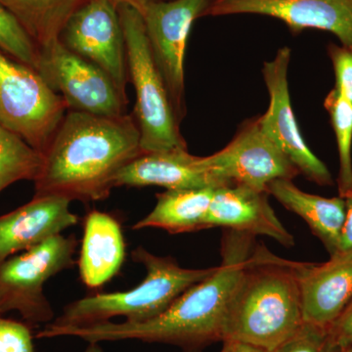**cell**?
Masks as SVG:
<instances>
[{"label": "cell", "mask_w": 352, "mask_h": 352, "mask_svg": "<svg viewBox=\"0 0 352 352\" xmlns=\"http://www.w3.org/2000/svg\"><path fill=\"white\" fill-rule=\"evenodd\" d=\"M254 249V237L227 231L222 241V263L151 320L141 323L108 321L82 327H56L47 324L38 338L72 337L97 344L141 340L190 349L223 340L227 310Z\"/></svg>", "instance_id": "1"}, {"label": "cell", "mask_w": 352, "mask_h": 352, "mask_svg": "<svg viewBox=\"0 0 352 352\" xmlns=\"http://www.w3.org/2000/svg\"><path fill=\"white\" fill-rule=\"evenodd\" d=\"M141 154L140 132L132 116L68 111L43 154L34 195L105 200L116 175Z\"/></svg>", "instance_id": "2"}, {"label": "cell", "mask_w": 352, "mask_h": 352, "mask_svg": "<svg viewBox=\"0 0 352 352\" xmlns=\"http://www.w3.org/2000/svg\"><path fill=\"white\" fill-rule=\"evenodd\" d=\"M298 264L278 258L263 245L254 247L227 310L223 340L271 352L300 329L305 321Z\"/></svg>", "instance_id": "3"}, {"label": "cell", "mask_w": 352, "mask_h": 352, "mask_svg": "<svg viewBox=\"0 0 352 352\" xmlns=\"http://www.w3.org/2000/svg\"><path fill=\"white\" fill-rule=\"evenodd\" d=\"M131 258L142 264L144 280L129 291L98 293L76 300L64 307L51 322L56 327H82L124 317L126 322L141 323L166 311L187 289L210 276L215 267L184 268L170 256L152 254L144 247L136 248Z\"/></svg>", "instance_id": "4"}, {"label": "cell", "mask_w": 352, "mask_h": 352, "mask_svg": "<svg viewBox=\"0 0 352 352\" xmlns=\"http://www.w3.org/2000/svg\"><path fill=\"white\" fill-rule=\"evenodd\" d=\"M118 10L126 41L129 78L135 90L133 115L140 132L141 151L146 154L187 149L168 89L155 63L142 16L129 4H119Z\"/></svg>", "instance_id": "5"}, {"label": "cell", "mask_w": 352, "mask_h": 352, "mask_svg": "<svg viewBox=\"0 0 352 352\" xmlns=\"http://www.w3.org/2000/svg\"><path fill=\"white\" fill-rule=\"evenodd\" d=\"M67 112L64 99L36 69L0 51V126L43 155Z\"/></svg>", "instance_id": "6"}, {"label": "cell", "mask_w": 352, "mask_h": 352, "mask_svg": "<svg viewBox=\"0 0 352 352\" xmlns=\"http://www.w3.org/2000/svg\"><path fill=\"white\" fill-rule=\"evenodd\" d=\"M75 236L59 235L0 263V315L19 312L29 324H50L54 311L44 285L75 264Z\"/></svg>", "instance_id": "7"}, {"label": "cell", "mask_w": 352, "mask_h": 352, "mask_svg": "<svg viewBox=\"0 0 352 352\" xmlns=\"http://www.w3.org/2000/svg\"><path fill=\"white\" fill-rule=\"evenodd\" d=\"M212 0H157L138 9L176 119L184 118V57L192 25L205 16Z\"/></svg>", "instance_id": "8"}, {"label": "cell", "mask_w": 352, "mask_h": 352, "mask_svg": "<svg viewBox=\"0 0 352 352\" xmlns=\"http://www.w3.org/2000/svg\"><path fill=\"white\" fill-rule=\"evenodd\" d=\"M38 72L48 87L64 99L68 111L119 117L126 100L101 69L72 52L61 41L39 50Z\"/></svg>", "instance_id": "9"}, {"label": "cell", "mask_w": 352, "mask_h": 352, "mask_svg": "<svg viewBox=\"0 0 352 352\" xmlns=\"http://www.w3.org/2000/svg\"><path fill=\"white\" fill-rule=\"evenodd\" d=\"M60 41L72 52L101 69L129 101L126 41L115 2L87 0L67 22Z\"/></svg>", "instance_id": "10"}, {"label": "cell", "mask_w": 352, "mask_h": 352, "mask_svg": "<svg viewBox=\"0 0 352 352\" xmlns=\"http://www.w3.org/2000/svg\"><path fill=\"white\" fill-rule=\"evenodd\" d=\"M201 164L220 186L242 185L267 192L277 179L293 180L300 175L283 152L261 129L258 118L250 120L223 149Z\"/></svg>", "instance_id": "11"}, {"label": "cell", "mask_w": 352, "mask_h": 352, "mask_svg": "<svg viewBox=\"0 0 352 352\" xmlns=\"http://www.w3.org/2000/svg\"><path fill=\"white\" fill-rule=\"evenodd\" d=\"M291 50L282 47L274 59L264 63V82L270 94V106L258 118L266 135L284 153L300 175L320 186H332L333 180L326 164L308 147L298 129L289 95L288 72Z\"/></svg>", "instance_id": "12"}, {"label": "cell", "mask_w": 352, "mask_h": 352, "mask_svg": "<svg viewBox=\"0 0 352 352\" xmlns=\"http://www.w3.org/2000/svg\"><path fill=\"white\" fill-rule=\"evenodd\" d=\"M254 14L282 21L295 34L332 32L352 51V0H212L205 16Z\"/></svg>", "instance_id": "13"}, {"label": "cell", "mask_w": 352, "mask_h": 352, "mask_svg": "<svg viewBox=\"0 0 352 352\" xmlns=\"http://www.w3.org/2000/svg\"><path fill=\"white\" fill-rule=\"evenodd\" d=\"M268 196L267 192L242 185L217 187L206 219L207 229L224 227L252 237L266 236L285 247H293L295 239L278 219Z\"/></svg>", "instance_id": "14"}, {"label": "cell", "mask_w": 352, "mask_h": 352, "mask_svg": "<svg viewBox=\"0 0 352 352\" xmlns=\"http://www.w3.org/2000/svg\"><path fill=\"white\" fill-rule=\"evenodd\" d=\"M66 197L34 195L32 201L0 215V263L76 226L80 217Z\"/></svg>", "instance_id": "15"}, {"label": "cell", "mask_w": 352, "mask_h": 352, "mask_svg": "<svg viewBox=\"0 0 352 352\" xmlns=\"http://www.w3.org/2000/svg\"><path fill=\"white\" fill-rule=\"evenodd\" d=\"M298 276L303 321L330 327L352 300V250L326 263H300Z\"/></svg>", "instance_id": "16"}, {"label": "cell", "mask_w": 352, "mask_h": 352, "mask_svg": "<svg viewBox=\"0 0 352 352\" xmlns=\"http://www.w3.org/2000/svg\"><path fill=\"white\" fill-rule=\"evenodd\" d=\"M160 186L166 190L220 187L201 164V157L188 149L141 154L126 164L113 179L116 187Z\"/></svg>", "instance_id": "17"}, {"label": "cell", "mask_w": 352, "mask_h": 352, "mask_svg": "<svg viewBox=\"0 0 352 352\" xmlns=\"http://www.w3.org/2000/svg\"><path fill=\"white\" fill-rule=\"evenodd\" d=\"M126 259L122 226L112 215L92 210L83 226L78 270L80 279L90 289H98L119 273Z\"/></svg>", "instance_id": "18"}, {"label": "cell", "mask_w": 352, "mask_h": 352, "mask_svg": "<svg viewBox=\"0 0 352 352\" xmlns=\"http://www.w3.org/2000/svg\"><path fill=\"white\" fill-rule=\"evenodd\" d=\"M267 193L289 212L302 217L330 256L339 252L346 220V201L342 197L324 198L307 193L291 179L274 180L268 185Z\"/></svg>", "instance_id": "19"}, {"label": "cell", "mask_w": 352, "mask_h": 352, "mask_svg": "<svg viewBox=\"0 0 352 352\" xmlns=\"http://www.w3.org/2000/svg\"><path fill=\"white\" fill-rule=\"evenodd\" d=\"M214 187L166 190L157 194L155 208L132 229H163L170 234L195 232L207 229L206 219L214 197Z\"/></svg>", "instance_id": "20"}, {"label": "cell", "mask_w": 352, "mask_h": 352, "mask_svg": "<svg viewBox=\"0 0 352 352\" xmlns=\"http://www.w3.org/2000/svg\"><path fill=\"white\" fill-rule=\"evenodd\" d=\"M87 0H0L38 50L59 41L65 25Z\"/></svg>", "instance_id": "21"}, {"label": "cell", "mask_w": 352, "mask_h": 352, "mask_svg": "<svg viewBox=\"0 0 352 352\" xmlns=\"http://www.w3.org/2000/svg\"><path fill=\"white\" fill-rule=\"evenodd\" d=\"M43 161L41 153L0 126V192L21 180L34 182Z\"/></svg>", "instance_id": "22"}, {"label": "cell", "mask_w": 352, "mask_h": 352, "mask_svg": "<svg viewBox=\"0 0 352 352\" xmlns=\"http://www.w3.org/2000/svg\"><path fill=\"white\" fill-rule=\"evenodd\" d=\"M324 107L330 116L339 154V196L346 195L352 188V103L333 87L324 100Z\"/></svg>", "instance_id": "23"}, {"label": "cell", "mask_w": 352, "mask_h": 352, "mask_svg": "<svg viewBox=\"0 0 352 352\" xmlns=\"http://www.w3.org/2000/svg\"><path fill=\"white\" fill-rule=\"evenodd\" d=\"M0 50L36 69L39 50L12 14L0 2Z\"/></svg>", "instance_id": "24"}, {"label": "cell", "mask_w": 352, "mask_h": 352, "mask_svg": "<svg viewBox=\"0 0 352 352\" xmlns=\"http://www.w3.org/2000/svg\"><path fill=\"white\" fill-rule=\"evenodd\" d=\"M329 327L303 322L289 339L271 352H340Z\"/></svg>", "instance_id": "25"}, {"label": "cell", "mask_w": 352, "mask_h": 352, "mask_svg": "<svg viewBox=\"0 0 352 352\" xmlns=\"http://www.w3.org/2000/svg\"><path fill=\"white\" fill-rule=\"evenodd\" d=\"M0 352H34L29 326L0 315Z\"/></svg>", "instance_id": "26"}, {"label": "cell", "mask_w": 352, "mask_h": 352, "mask_svg": "<svg viewBox=\"0 0 352 352\" xmlns=\"http://www.w3.org/2000/svg\"><path fill=\"white\" fill-rule=\"evenodd\" d=\"M328 55L335 72V88L352 103V51L331 43Z\"/></svg>", "instance_id": "27"}, {"label": "cell", "mask_w": 352, "mask_h": 352, "mask_svg": "<svg viewBox=\"0 0 352 352\" xmlns=\"http://www.w3.org/2000/svg\"><path fill=\"white\" fill-rule=\"evenodd\" d=\"M329 330L340 349L352 344V300Z\"/></svg>", "instance_id": "28"}, {"label": "cell", "mask_w": 352, "mask_h": 352, "mask_svg": "<svg viewBox=\"0 0 352 352\" xmlns=\"http://www.w3.org/2000/svg\"><path fill=\"white\" fill-rule=\"evenodd\" d=\"M346 201V220L340 237V251H351L352 250V188L346 195L342 196Z\"/></svg>", "instance_id": "29"}, {"label": "cell", "mask_w": 352, "mask_h": 352, "mask_svg": "<svg viewBox=\"0 0 352 352\" xmlns=\"http://www.w3.org/2000/svg\"><path fill=\"white\" fill-rule=\"evenodd\" d=\"M220 352H267L252 344L240 340H223V346Z\"/></svg>", "instance_id": "30"}, {"label": "cell", "mask_w": 352, "mask_h": 352, "mask_svg": "<svg viewBox=\"0 0 352 352\" xmlns=\"http://www.w3.org/2000/svg\"><path fill=\"white\" fill-rule=\"evenodd\" d=\"M117 6L119 4H129V6L135 7V8H140L141 6H145L146 3L149 2L157 1V0H112Z\"/></svg>", "instance_id": "31"}, {"label": "cell", "mask_w": 352, "mask_h": 352, "mask_svg": "<svg viewBox=\"0 0 352 352\" xmlns=\"http://www.w3.org/2000/svg\"><path fill=\"white\" fill-rule=\"evenodd\" d=\"M85 352H104L100 344L97 342H88V346Z\"/></svg>", "instance_id": "32"}, {"label": "cell", "mask_w": 352, "mask_h": 352, "mask_svg": "<svg viewBox=\"0 0 352 352\" xmlns=\"http://www.w3.org/2000/svg\"><path fill=\"white\" fill-rule=\"evenodd\" d=\"M340 352H352V344H351V346L344 347V349H340Z\"/></svg>", "instance_id": "33"}, {"label": "cell", "mask_w": 352, "mask_h": 352, "mask_svg": "<svg viewBox=\"0 0 352 352\" xmlns=\"http://www.w3.org/2000/svg\"><path fill=\"white\" fill-rule=\"evenodd\" d=\"M189 352H197V351H189Z\"/></svg>", "instance_id": "34"}]
</instances>
